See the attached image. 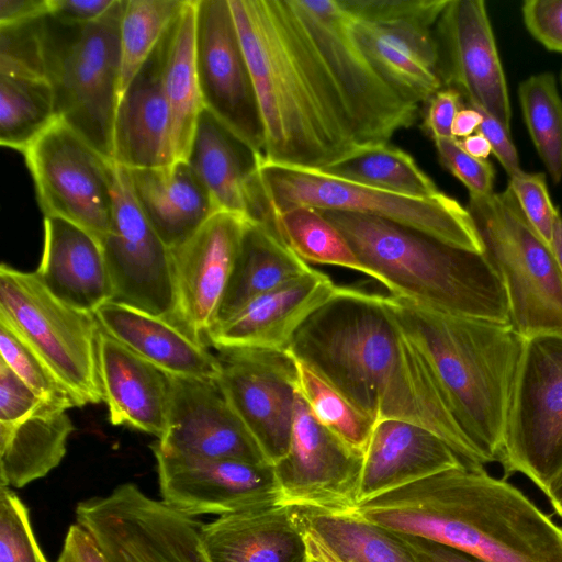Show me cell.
Masks as SVG:
<instances>
[{
    "instance_id": "cell-1",
    "label": "cell",
    "mask_w": 562,
    "mask_h": 562,
    "mask_svg": "<svg viewBox=\"0 0 562 562\" xmlns=\"http://www.w3.org/2000/svg\"><path fill=\"white\" fill-rule=\"evenodd\" d=\"M286 351L375 424L400 419L423 426L465 463H490L457 424L387 295L338 285Z\"/></svg>"
},
{
    "instance_id": "cell-2",
    "label": "cell",
    "mask_w": 562,
    "mask_h": 562,
    "mask_svg": "<svg viewBox=\"0 0 562 562\" xmlns=\"http://www.w3.org/2000/svg\"><path fill=\"white\" fill-rule=\"evenodd\" d=\"M265 130L263 159L315 169L358 145L344 97L291 0H228Z\"/></svg>"
},
{
    "instance_id": "cell-3",
    "label": "cell",
    "mask_w": 562,
    "mask_h": 562,
    "mask_svg": "<svg viewBox=\"0 0 562 562\" xmlns=\"http://www.w3.org/2000/svg\"><path fill=\"white\" fill-rule=\"evenodd\" d=\"M355 510L397 533L486 562H562V524L483 464L462 463L373 497Z\"/></svg>"
},
{
    "instance_id": "cell-4",
    "label": "cell",
    "mask_w": 562,
    "mask_h": 562,
    "mask_svg": "<svg viewBox=\"0 0 562 562\" xmlns=\"http://www.w3.org/2000/svg\"><path fill=\"white\" fill-rule=\"evenodd\" d=\"M387 297L457 424L490 463H497L525 338L510 323L449 315Z\"/></svg>"
},
{
    "instance_id": "cell-5",
    "label": "cell",
    "mask_w": 562,
    "mask_h": 562,
    "mask_svg": "<svg viewBox=\"0 0 562 562\" xmlns=\"http://www.w3.org/2000/svg\"><path fill=\"white\" fill-rule=\"evenodd\" d=\"M318 211L389 294L449 315L509 323L504 288L483 254L376 216Z\"/></svg>"
},
{
    "instance_id": "cell-6",
    "label": "cell",
    "mask_w": 562,
    "mask_h": 562,
    "mask_svg": "<svg viewBox=\"0 0 562 562\" xmlns=\"http://www.w3.org/2000/svg\"><path fill=\"white\" fill-rule=\"evenodd\" d=\"M123 0L100 20H40L45 75L58 120L113 160V125L120 98V21Z\"/></svg>"
},
{
    "instance_id": "cell-7",
    "label": "cell",
    "mask_w": 562,
    "mask_h": 562,
    "mask_svg": "<svg viewBox=\"0 0 562 562\" xmlns=\"http://www.w3.org/2000/svg\"><path fill=\"white\" fill-rule=\"evenodd\" d=\"M467 210L483 255L506 294L509 323L525 339L562 336V277L550 246L524 214L509 186L469 194Z\"/></svg>"
},
{
    "instance_id": "cell-8",
    "label": "cell",
    "mask_w": 562,
    "mask_h": 562,
    "mask_svg": "<svg viewBox=\"0 0 562 562\" xmlns=\"http://www.w3.org/2000/svg\"><path fill=\"white\" fill-rule=\"evenodd\" d=\"M258 171L273 214L296 206L367 214L483 254L467 207L443 192L430 198L409 196L346 180L321 169L273 162L262 157Z\"/></svg>"
},
{
    "instance_id": "cell-9",
    "label": "cell",
    "mask_w": 562,
    "mask_h": 562,
    "mask_svg": "<svg viewBox=\"0 0 562 562\" xmlns=\"http://www.w3.org/2000/svg\"><path fill=\"white\" fill-rule=\"evenodd\" d=\"M0 317L36 351L79 407L104 401L99 368L101 326L94 313L54 296L35 272L2 263Z\"/></svg>"
},
{
    "instance_id": "cell-10",
    "label": "cell",
    "mask_w": 562,
    "mask_h": 562,
    "mask_svg": "<svg viewBox=\"0 0 562 562\" xmlns=\"http://www.w3.org/2000/svg\"><path fill=\"white\" fill-rule=\"evenodd\" d=\"M497 463L503 477L520 474L542 494L562 471L561 335L525 339Z\"/></svg>"
},
{
    "instance_id": "cell-11",
    "label": "cell",
    "mask_w": 562,
    "mask_h": 562,
    "mask_svg": "<svg viewBox=\"0 0 562 562\" xmlns=\"http://www.w3.org/2000/svg\"><path fill=\"white\" fill-rule=\"evenodd\" d=\"M329 68L349 111L358 146L387 144L416 120L418 105L402 98L358 45L350 15L337 0H291Z\"/></svg>"
},
{
    "instance_id": "cell-12",
    "label": "cell",
    "mask_w": 562,
    "mask_h": 562,
    "mask_svg": "<svg viewBox=\"0 0 562 562\" xmlns=\"http://www.w3.org/2000/svg\"><path fill=\"white\" fill-rule=\"evenodd\" d=\"M75 515L109 562H211L203 522L149 497L135 483L79 502Z\"/></svg>"
},
{
    "instance_id": "cell-13",
    "label": "cell",
    "mask_w": 562,
    "mask_h": 562,
    "mask_svg": "<svg viewBox=\"0 0 562 562\" xmlns=\"http://www.w3.org/2000/svg\"><path fill=\"white\" fill-rule=\"evenodd\" d=\"M22 154L44 216L71 222L101 244L111 226L116 164L60 120Z\"/></svg>"
},
{
    "instance_id": "cell-14",
    "label": "cell",
    "mask_w": 562,
    "mask_h": 562,
    "mask_svg": "<svg viewBox=\"0 0 562 562\" xmlns=\"http://www.w3.org/2000/svg\"><path fill=\"white\" fill-rule=\"evenodd\" d=\"M101 247L112 282V301L173 323L171 249L146 218L128 170L120 165L115 168L111 226Z\"/></svg>"
},
{
    "instance_id": "cell-15",
    "label": "cell",
    "mask_w": 562,
    "mask_h": 562,
    "mask_svg": "<svg viewBox=\"0 0 562 562\" xmlns=\"http://www.w3.org/2000/svg\"><path fill=\"white\" fill-rule=\"evenodd\" d=\"M195 66L203 108L263 157L261 113L228 0H195Z\"/></svg>"
},
{
    "instance_id": "cell-16",
    "label": "cell",
    "mask_w": 562,
    "mask_h": 562,
    "mask_svg": "<svg viewBox=\"0 0 562 562\" xmlns=\"http://www.w3.org/2000/svg\"><path fill=\"white\" fill-rule=\"evenodd\" d=\"M362 461L361 452L314 417L297 390L289 447L273 464L281 505L355 510Z\"/></svg>"
},
{
    "instance_id": "cell-17",
    "label": "cell",
    "mask_w": 562,
    "mask_h": 562,
    "mask_svg": "<svg viewBox=\"0 0 562 562\" xmlns=\"http://www.w3.org/2000/svg\"><path fill=\"white\" fill-rule=\"evenodd\" d=\"M215 350L222 392L273 465L285 454L291 437L297 391L294 358L266 349Z\"/></svg>"
},
{
    "instance_id": "cell-18",
    "label": "cell",
    "mask_w": 562,
    "mask_h": 562,
    "mask_svg": "<svg viewBox=\"0 0 562 562\" xmlns=\"http://www.w3.org/2000/svg\"><path fill=\"white\" fill-rule=\"evenodd\" d=\"M432 32L442 86L510 133L509 94L485 2L449 0Z\"/></svg>"
},
{
    "instance_id": "cell-19",
    "label": "cell",
    "mask_w": 562,
    "mask_h": 562,
    "mask_svg": "<svg viewBox=\"0 0 562 562\" xmlns=\"http://www.w3.org/2000/svg\"><path fill=\"white\" fill-rule=\"evenodd\" d=\"M161 501L182 514L227 515L281 504L273 465L171 456L153 443Z\"/></svg>"
},
{
    "instance_id": "cell-20",
    "label": "cell",
    "mask_w": 562,
    "mask_h": 562,
    "mask_svg": "<svg viewBox=\"0 0 562 562\" xmlns=\"http://www.w3.org/2000/svg\"><path fill=\"white\" fill-rule=\"evenodd\" d=\"M248 222L244 216L218 211L188 240L171 249L173 323L206 346Z\"/></svg>"
},
{
    "instance_id": "cell-21",
    "label": "cell",
    "mask_w": 562,
    "mask_h": 562,
    "mask_svg": "<svg viewBox=\"0 0 562 562\" xmlns=\"http://www.w3.org/2000/svg\"><path fill=\"white\" fill-rule=\"evenodd\" d=\"M169 376L167 425L155 447L171 456L269 463L216 380Z\"/></svg>"
},
{
    "instance_id": "cell-22",
    "label": "cell",
    "mask_w": 562,
    "mask_h": 562,
    "mask_svg": "<svg viewBox=\"0 0 562 562\" xmlns=\"http://www.w3.org/2000/svg\"><path fill=\"white\" fill-rule=\"evenodd\" d=\"M260 156L213 113L196 120L187 161L220 211L267 222L273 213L259 178Z\"/></svg>"
},
{
    "instance_id": "cell-23",
    "label": "cell",
    "mask_w": 562,
    "mask_h": 562,
    "mask_svg": "<svg viewBox=\"0 0 562 562\" xmlns=\"http://www.w3.org/2000/svg\"><path fill=\"white\" fill-rule=\"evenodd\" d=\"M337 286L328 274L312 269L215 324L207 333L206 344L214 349L286 351L300 327L327 302Z\"/></svg>"
},
{
    "instance_id": "cell-24",
    "label": "cell",
    "mask_w": 562,
    "mask_h": 562,
    "mask_svg": "<svg viewBox=\"0 0 562 562\" xmlns=\"http://www.w3.org/2000/svg\"><path fill=\"white\" fill-rule=\"evenodd\" d=\"M166 44L167 33L119 99L113 161L127 169L157 168L176 161L162 80Z\"/></svg>"
},
{
    "instance_id": "cell-25",
    "label": "cell",
    "mask_w": 562,
    "mask_h": 562,
    "mask_svg": "<svg viewBox=\"0 0 562 562\" xmlns=\"http://www.w3.org/2000/svg\"><path fill=\"white\" fill-rule=\"evenodd\" d=\"M462 463L431 430L400 419L380 420L363 452L358 505Z\"/></svg>"
},
{
    "instance_id": "cell-26",
    "label": "cell",
    "mask_w": 562,
    "mask_h": 562,
    "mask_svg": "<svg viewBox=\"0 0 562 562\" xmlns=\"http://www.w3.org/2000/svg\"><path fill=\"white\" fill-rule=\"evenodd\" d=\"M99 368L109 420L159 439L166 429L170 403V376L102 328Z\"/></svg>"
},
{
    "instance_id": "cell-27",
    "label": "cell",
    "mask_w": 562,
    "mask_h": 562,
    "mask_svg": "<svg viewBox=\"0 0 562 562\" xmlns=\"http://www.w3.org/2000/svg\"><path fill=\"white\" fill-rule=\"evenodd\" d=\"M211 562H310L307 539L291 506L272 505L203 524Z\"/></svg>"
},
{
    "instance_id": "cell-28",
    "label": "cell",
    "mask_w": 562,
    "mask_h": 562,
    "mask_svg": "<svg viewBox=\"0 0 562 562\" xmlns=\"http://www.w3.org/2000/svg\"><path fill=\"white\" fill-rule=\"evenodd\" d=\"M43 225V251L35 273L46 289L66 304L91 313L112 301V282L101 244L60 217L44 216Z\"/></svg>"
},
{
    "instance_id": "cell-29",
    "label": "cell",
    "mask_w": 562,
    "mask_h": 562,
    "mask_svg": "<svg viewBox=\"0 0 562 562\" xmlns=\"http://www.w3.org/2000/svg\"><path fill=\"white\" fill-rule=\"evenodd\" d=\"M94 315L106 334L166 373L218 378L221 367L216 353L168 319L113 301L100 305Z\"/></svg>"
},
{
    "instance_id": "cell-30",
    "label": "cell",
    "mask_w": 562,
    "mask_h": 562,
    "mask_svg": "<svg viewBox=\"0 0 562 562\" xmlns=\"http://www.w3.org/2000/svg\"><path fill=\"white\" fill-rule=\"evenodd\" d=\"M350 27L379 74L405 100L418 105L443 87L432 30L406 22L369 23L351 15Z\"/></svg>"
},
{
    "instance_id": "cell-31",
    "label": "cell",
    "mask_w": 562,
    "mask_h": 562,
    "mask_svg": "<svg viewBox=\"0 0 562 562\" xmlns=\"http://www.w3.org/2000/svg\"><path fill=\"white\" fill-rule=\"evenodd\" d=\"M127 170L138 205L170 249L188 240L220 211L187 160Z\"/></svg>"
},
{
    "instance_id": "cell-32",
    "label": "cell",
    "mask_w": 562,
    "mask_h": 562,
    "mask_svg": "<svg viewBox=\"0 0 562 562\" xmlns=\"http://www.w3.org/2000/svg\"><path fill=\"white\" fill-rule=\"evenodd\" d=\"M60 405L43 402L22 419L0 423V485L21 488L59 465L75 426Z\"/></svg>"
},
{
    "instance_id": "cell-33",
    "label": "cell",
    "mask_w": 562,
    "mask_h": 562,
    "mask_svg": "<svg viewBox=\"0 0 562 562\" xmlns=\"http://www.w3.org/2000/svg\"><path fill=\"white\" fill-rule=\"evenodd\" d=\"M312 269L284 243L274 220L249 221L214 325L256 297Z\"/></svg>"
},
{
    "instance_id": "cell-34",
    "label": "cell",
    "mask_w": 562,
    "mask_h": 562,
    "mask_svg": "<svg viewBox=\"0 0 562 562\" xmlns=\"http://www.w3.org/2000/svg\"><path fill=\"white\" fill-rule=\"evenodd\" d=\"M292 508L304 532L340 562H416L401 533L361 517L356 510Z\"/></svg>"
},
{
    "instance_id": "cell-35",
    "label": "cell",
    "mask_w": 562,
    "mask_h": 562,
    "mask_svg": "<svg viewBox=\"0 0 562 562\" xmlns=\"http://www.w3.org/2000/svg\"><path fill=\"white\" fill-rule=\"evenodd\" d=\"M162 80L171 113L176 160H187L203 109L195 66V0H188L167 32Z\"/></svg>"
},
{
    "instance_id": "cell-36",
    "label": "cell",
    "mask_w": 562,
    "mask_h": 562,
    "mask_svg": "<svg viewBox=\"0 0 562 562\" xmlns=\"http://www.w3.org/2000/svg\"><path fill=\"white\" fill-rule=\"evenodd\" d=\"M321 170L346 180L409 196L430 198L441 192L409 154L389 143L358 146L347 156Z\"/></svg>"
},
{
    "instance_id": "cell-37",
    "label": "cell",
    "mask_w": 562,
    "mask_h": 562,
    "mask_svg": "<svg viewBox=\"0 0 562 562\" xmlns=\"http://www.w3.org/2000/svg\"><path fill=\"white\" fill-rule=\"evenodd\" d=\"M46 78L0 75V143L23 150L57 121Z\"/></svg>"
},
{
    "instance_id": "cell-38",
    "label": "cell",
    "mask_w": 562,
    "mask_h": 562,
    "mask_svg": "<svg viewBox=\"0 0 562 562\" xmlns=\"http://www.w3.org/2000/svg\"><path fill=\"white\" fill-rule=\"evenodd\" d=\"M273 215L284 243L306 263L341 267L376 280L340 231L318 210L296 206Z\"/></svg>"
},
{
    "instance_id": "cell-39",
    "label": "cell",
    "mask_w": 562,
    "mask_h": 562,
    "mask_svg": "<svg viewBox=\"0 0 562 562\" xmlns=\"http://www.w3.org/2000/svg\"><path fill=\"white\" fill-rule=\"evenodd\" d=\"M187 2L188 0H123L120 21V97Z\"/></svg>"
},
{
    "instance_id": "cell-40",
    "label": "cell",
    "mask_w": 562,
    "mask_h": 562,
    "mask_svg": "<svg viewBox=\"0 0 562 562\" xmlns=\"http://www.w3.org/2000/svg\"><path fill=\"white\" fill-rule=\"evenodd\" d=\"M518 98L533 146L552 181L562 180V99L551 72L520 82Z\"/></svg>"
},
{
    "instance_id": "cell-41",
    "label": "cell",
    "mask_w": 562,
    "mask_h": 562,
    "mask_svg": "<svg viewBox=\"0 0 562 562\" xmlns=\"http://www.w3.org/2000/svg\"><path fill=\"white\" fill-rule=\"evenodd\" d=\"M295 360L297 390L314 417L363 454L375 423L303 362Z\"/></svg>"
},
{
    "instance_id": "cell-42",
    "label": "cell",
    "mask_w": 562,
    "mask_h": 562,
    "mask_svg": "<svg viewBox=\"0 0 562 562\" xmlns=\"http://www.w3.org/2000/svg\"><path fill=\"white\" fill-rule=\"evenodd\" d=\"M0 359L4 361L45 402L66 409L79 407L36 351L2 317H0Z\"/></svg>"
},
{
    "instance_id": "cell-43",
    "label": "cell",
    "mask_w": 562,
    "mask_h": 562,
    "mask_svg": "<svg viewBox=\"0 0 562 562\" xmlns=\"http://www.w3.org/2000/svg\"><path fill=\"white\" fill-rule=\"evenodd\" d=\"M0 562H48L19 495L0 485Z\"/></svg>"
},
{
    "instance_id": "cell-44",
    "label": "cell",
    "mask_w": 562,
    "mask_h": 562,
    "mask_svg": "<svg viewBox=\"0 0 562 562\" xmlns=\"http://www.w3.org/2000/svg\"><path fill=\"white\" fill-rule=\"evenodd\" d=\"M40 20L0 25V75L46 78Z\"/></svg>"
},
{
    "instance_id": "cell-45",
    "label": "cell",
    "mask_w": 562,
    "mask_h": 562,
    "mask_svg": "<svg viewBox=\"0 0 562 562\" xmlns=\"http://www.w3.org/2000/svg\"><path fill=\"white\" fill-rule=\"evenodd\" d=\"M353 19L369 23L406 22L434 30L449 0H337Z\"/></svg>"
},
{
    "instance_id": "cell-46",
    "label": "cell",
    "mask_w": 562,
    "mask_h": 562,
    "mask_svg": "<svg viewBox=\"0 0 562 562\" xmlns=\"http://www.w3.org/2000/svg\"><path fill=\"white\" fill-rule=\"evenodd\" d=\"M508 186L518 203L538 234L550 246L553 227L559 212L553 206L542 172L521 171L509 178Z\"/></svg>"
},
{
    "instance_id": "cell-47",
    "label": "cell",
    "mask_w": 562,
    "mask_h": 562,
    "mask_svg": "<svg viewBox=\"0 0 562 562\" xmlns=\"http://www.w3.org/2000/svg\"><path fill=\"white\" fill-rule=\"evenodd\" d=\"M434 142L439 161L467 187L469 194L493 192L495 170L490 161L471 156L454 137L436 138Z\"/></svg>"
},
{
    "instance_id": "cell-48",
    "label": "cell",
    "mask_w": 562,
    "mask_h": 562,
    "mask_svg": "<svg viewBox=\"0 0 562 562\" xmlns=\"http://www.w3.org/2000/svg\"><path fill=\"white\" fill-rule=\"evenodd\" d=\"M521 13L531 36L547 49L562 54V0H527Z\"/></svg>"
},
{
    "instance_id": "cell-49",
    "label": "cell",
    "mask_w": 562,
    "mask_h": 562,
    "mask_svg": "<svg viewBox=\"0 0 562 562\" xmlns=\"http://www.w3.org/2000/svg\"><path fill=\"white\" fill-rule=\"evenodd\" d=\"M43 402L45 401L0 359V423L22 419Z\"/></svg>"
},
{
    "instance_id": "cell-50",
    "label": "cell",
    "mask_w": 562,
    "mask_h": 562,
    "mask_svg": "<svg viewBox=\"0 0 562 562\" xmlns=\"http://www.w3.org/2000/svg\"><path fill=\"white\" fill-rule=\"evenodd\" d=\"M461 99L457 90L442 87L428 100L424 127L432 139L453 137L452 126L462 109Z\"/></svg>"
},
{
    "instance_id": "cell-51",
    "label": "cell",
    "mask_w": 562,
    "mask_h": 562,
    "mask_svg": "<svg viewBox=\"0 0 562 562\" xmlns=\"http://www.w3.org/2000/svg\"><path fill=\"white\" fill-rule=\"evenodd\" d=\"M479 110V109H477ZM482 122L477 133L482 134L490 143L492 153L510 177L521 172L519 156L512 140L510 133L494 117L482 110Z\"/></svg>"
},
{
    "instance_id": "cell-52",
    "label": "cell",
    "mask_w": 562,
    "mask_h": 562,
    "mask_svg": "<svg viewBox=\"0 0 562 562\" xmlns=\"http://www.w3.org/2000/svg\"><path fill=\"white\" fill-rule=\"evenodd\" d=\"M116 0H48V14L69 23L100 20Z\"/></svg>"
},
{
    "instance_id": "cell-53",
    "label": "cell",
    "mask_w": 562,
    "mask_h": 562,
    "mask_svg": "<svg viewBox=\"0 0 562 562\" xmlns=\"http://www.w3.org/2000/svg\"><path fill=\"white\" fill-rule=\"evenodd\" d=\"M55 562H109L92 536L79 524L69 526Z\"/></svg>"
},
{
    "instance_id": "cell-54",
    "label": "cell",
    "mask_w": 562,
    "mask_h": 562,
    "mask_svg": "<svg viewBox=\"0 0 562 562\" xmlns=\"http://www.w3.org/2000/svg\"><path fill=\"white\" fill-rule=\"evenodd\" d=\"M402 536L413 551L416 562H486L441 543L413 536Z\"/></svg>"
},
{
    "instance_id": "cell-55",
    "label": "cell",
    "mask_w": 562,
    "mask_h": 562,
    "mask_svg": "<svg viewBox=\"0 0 562 562\" xmlns=\"http://www.w3.org/2000/svg\"><path fill=\"white\" fill-rule=\"evenodd\" d=\"M48 14V0H0V25L26 22Z\"/></svg>"
},
{
    "instance_id": "cell-56",
    "label": "cell",
    "mask_w": 562,
    "mask_h": 562,
    "mask_svg": "<svg viewBox=\"0 0 562 562\" xmlns=\"http://www.w3.org/2000/svg\"><path fill=\"white\" fill-rule=\"evenodd\" d=\"M482 122V115L481 112L475 108H462L454 120L453 126H452V133L454 138H465L473 134V132L476 133L480 124Z\"/></svg>"
},
{
    "instance_id": "cell-57",
    "label": "cell",
    "mask_w": 562,
    "mask_h": 562,
    "mask_svg": "<svg viewBox=\"0 0 562 562\" xmlns=\"http://www.w3.org/2000/svg\"><path fill=\"white\" fill-rule=\"evenodd\" d=\"M460 144L465 151L479 159H486L492 151L488 140L477 132L461 139Z\"/></svg>"
},
{
    "instance_id": "cell-58",
    "label": "cell",
    "mask_w": 562,
    "mask_h": 562,
    "mask_svg": "<svg viewBox=\"0 0 562 562\" xmlns=\"http://www.w3.org/2000/svg\"><path fill=\"white\" fill-rule=\"evenodd\" d=\"M543 495L554 515L562 519V471L548 483Z\"/></svg>"
},
{
    "instance_id": "cell-59",
    "label": "cell",
    "mask_w": 562,
    "mask_h": 562,
    "mask_svg": "<svg viewBox=\"0 0 562 562\" xmlns=\"http://www.w3.org/2000/svg\"><path fill=\"white\" fill-rule=\"evenodd\" d=\"M550 248L562 277V216L560 214L555 220Z\"/></svg>"
},
{
    "instance_id": "cell-60",
    "label": "cell",
    "mask_w": 562,
    "mask_h": 562,
    "mask_svg": "<svg viewBox=\"0 0 562 562\" xmlns=\"http://www.w3.org/2000/svg\"><path fill=\"white\" fill-rule=\"evenodd\" d=\"M306 535V533H305ZM308 550L324 562H340L327 549H325L318 541L311 536L306 535Z\"/></svg>"
},
{
    "instance_id": "cell-61",
    "label": "cell",
    "mask_w": 562,
    "mask_h": 562,
    "mask_svg": "<svg viewBox=\"0 0 562 562\" xmlns=\"http://www.w3.org/2000/svg\"><path fill=\"white\" fill-rule=\"evenodd\" d=\"M310 554H311L310 562H324L322 559H319L315 554H313L311 552H310Z\"/></svg>"
},
{
    "instance_id": "cell-62",
    "label": "cell",
    "mask_w": 562,
    "mask_h": 562,
    "mask_svg": "<svg viewBox=\"0 0 562 562\" xmlns=\"http://www.w3.org/2000/svg\"><path fill=\"white\" fill-rule=\"evenodd\" d=\"M560 82H561V86H562V69L560 71Z\"/></svg>"
}]
</instances>
